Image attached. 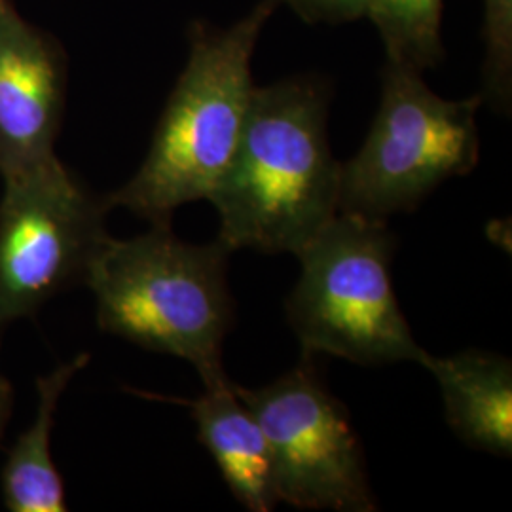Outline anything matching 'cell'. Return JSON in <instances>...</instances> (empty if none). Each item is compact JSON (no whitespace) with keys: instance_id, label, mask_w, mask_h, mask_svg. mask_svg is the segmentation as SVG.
Listing matches in <instances>:
<instances>
[{"instance_id":"1","label":"cell","mask_w":512,"mask_h":512,"mask_svg":"<svg viewBox=\"0 0 512 512\" xmlns=\"http://www.w3.org/2000/svg\"><path fill=\"white\" fill-rule=\"evenodd\" d=\"M329 99L306 76L255 88L238 148L207 200L230 251L298 255L338 215L342 164L330 150Z\"/></svg>"},{"instance_id":"2","label":"cell","mask_w":512,"mask_h":512,"mask_svg":"<svg viewBox=\"0 0 512 512\" xmlns=\"http://www.w3.org/2000/svg\"><path fill=\"white\" fill-rule=\"evenodd\" d=\"M279 0H260L228 29L190 27V55L156 124L147 158L107 196L150 224H171L186 203L209 200L238 148L255 92L251 61Z\"/></svg>"},{"instance_id":"3","label":"cell","mask_w":512,"mask_h":512,"mask_svg":"<svg viewBox=\"0 0 512 512\" xmlns=\"http://www.w3.org/2000/svg\"><path fill=\"white\" fill-rule=\"evenodd\" d=\"M230 253L219 238L205 245L181 241L171 224H150L135 238L110 236L86 279L97 327L188 361L203 387L228 380L222 344L236 315L226 279Z\"/></svg>"},{"instance_id":"4","label":"cell","mask_w":512,"mask_h":512,"mask_svg":"<svg viewBox=\"0 0 512 512\" xmlns=\"http://www.w3.org/2000/svg\"><path fill=\"white\" fill-rule=\"evenodd\" d=\"M395 247L385 220L338 213L296 255L302 272L287 319L304 355L423 366L429 353L418 346L391 283Z\"/></svg>"},{"instance_id":"5","label":"cell","mask_w":512,"mask_h":512,"mask_svg":"<svg viewBox=\"0 0 512 512\" xmlns=\"http://www.w3.org/2000/svg\"><path fill=\"white\" fill-rule=\"evenodd\" d=\"M480 95L450 101L421 73L385 61L380 109L361 150L342 164L338 213L387 220L437 186L469 175L480 154Z\"/></svg>"},{"instance_id":"6","label":"cell","mask_w":512,"mask_h":512,"mask_svg":"<svg viewBox=\"0 0 512 512\" xmlns=\"http://www.w3.org/2000/svg\"><path fill=\"white\" fill-rule=\"evenodd\" d=\"M0 327L31 319L46 302L86 285L110 238L107 196H99L59 158L2 181Z\"/></svg>"},{"instance_id":"7","label":"cell","mask_w":512,"mask_h":512,"mask_svg":"<svg viewBox=\"0 0 512 512\" xmlns=\"http://www.w3.org/2000/svg\"><path fill=\"white\" fill-rule=\"evenodd\" d=\"M234 389L268 440L279 503L306 511L378 509L361 440L313 355H302L300 365L270 385Z\"/></svg>"},{"instance_id":"8","label":"cell","mask_w":512,"mask_h":512,"mask_svg":"<svg viewBox=\"0 0 512 512\" xmlns=\"http://www.w3.org/2000/svg\"><path fill=\"white\" fill-rule=\"evenodd\" d=\"M69 61L54 35L38 29L12 0H0V177L54 164L67 103Z\"/></svg>"},{"instance_id":"9","label":"cell","mask_w":512,"mask_h":512,"mask_svg":"<svg viewBox=\"0 0 512 512\" xmlns=\"http://www.w3.org/2000/svg\"><path fill=\"white\" fill-rule=\"evenodd\" d=\"M203 389L198 399H162L190 408L198 439L217 463L230 494L247 511H272L279 499L262 427L253 412L241 403L230 378Z\"/></svg>"},{"instance_id":"10","label":"cell","mask_w":512,"mask_h":512,"mask_svg":"<svg viewBox=\"0 0 512 512\" xmlns=\"http://www.w3.org/2000/svg\"><path fill=\"white\" fill-rule=\"evenodd\" d=\"M423 368L437 378L444 416L459 439L475 450L511 458V359L478 349L450 357L429 353Z\"/></svg>"},{"instance_id":"11","label":"cell","mask_w":512,"mask_h":512,"mask_svg":"<svg viewBox=\"0 0 512 512\" xmlns=\"http://www.w3.org/2000/svg\"><path fill=\"white\" fill-rule=\"evenodd\" d=\"M90 353L37 378L35 421L19 435L0 471L2 503L10 512H65V482L52 458L55 412L74 376L90 363Z\"/></svg>"},{"instance_id":"12","label":"cell","mask_w":512,"mask_h":512,"mask_svg":"<svg viewBox=\"0 0 512 512\" xmlns=\"http://www.w3.org/2000/svg\"><path fill=\"white\" fill-rule=\"evenodd\" d=\"M442 6L444 0H365L363 16L382 37L385 61L423 73L446 57Z\"/></svg>"},{"instance_id":"13","label":"cell","mask_w":512,"mask_h":512,"mask_svg":"<svg viewBox=\"0 0 512 512\" xmlns=\"http://www.w3.org/2000/svg\"><path fill=\"white\" fill-rule=\"evenodd\" d=\"M482 103L509 114L512 101V0H484Z\"/></svg>"},{"instance_id":"14","label":"cell","mask_w":512,"mask_h":512,"mask_svg":"<svg viewBox=\"0 0 512 512\" xmlns=\"http://www.w3.org/2000/svg\"><path fill=\"white\" fill-rule=\"evenodd\" d=\"M308 23H346L363 18L365 0H279Z\"/></svg>"},{"instance_id":"15","label":"cell","mask_w":512,"mask_h":512,"mask_svg":"<svg viewBox=\"0 0 512 512\" xmlns=\"http://www.w3.org/2000/svg\"><path fill=\"white\" fill-rule=\"evenodd\" d=\"M14 403H16V395H14V385L12 382L0 372V442L6 433L8 421L12 418L14 412Z\"/></svg>"}]
</instances>
